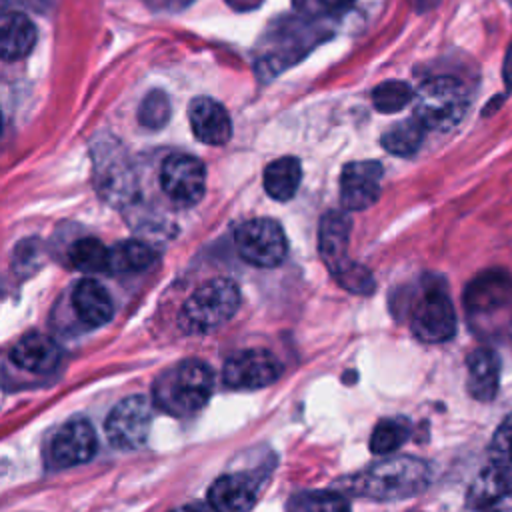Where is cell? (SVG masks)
Returning <instances> with one entry per match:
<instances>
[{"mask_svg": "<svg viewBox=\"0 0 512 512\" xmlns=\"http://www.w3.org/2000/svg\"><path fill=\"white\" fill-rule=\"evenodd\" d=\"M336 278V282L346 288L348 292L354 294H368L374 290V280L370 270H366L364 266L356 264V262H348L346 266H342L336 274H332Z\"/></svg>", "mask_w": 512, "mask_h": 512, "instance_id": "cell-29", "label": "cell"}, {"mask_svg": "<svg viewBox=\"0 0 512 512\" xmlns=\"http://www.w3.org/2000/svg\"><path fill=\"white\" fill-rule=\"evenodd\" d=\"M290 512H350V504L336 492H304L298 494L290 506Z\"/></svg>", "mask_w": 512, "mask_h": 512, "instance_id": "cell-27", "label": "cell"}, {"mask_svg": "<svg viewBox=\"0 0 512 512\" xmlns=\"http://www.w3.org/2000/svg\"><path fill=\"white\" fill-rule=\"evenodd\" d=\"M152 404L144 394H132L120 400L104 422L110 444L120 450L140 448L150 434Z\"/></svg>", "mask_w": 512, "mask_h": 512, "instance_id": "cell-8", "label": "cell"}, {"mask_svg": "<svg viewBox=\"0 0 512 512\" xmlns=\"http://www.w3.org/2000/svg\"><path fill=\"white\" fill-rule=\"evenodd\" d=\"M138 118L146 128H162L170 118V102L162 90H152L140 104Z\"/></svg>", "mask_w": 512, "mask_h": 512, "instance_id": "cell-28", "label": "cell"}, {"mask_svg": "<svg viewBox=\"0 0 512 512\" xmlns=\"http://www.w3.org/2000/svg\"><path fill=\"white\" fill-rule=\"evenodd\" d=\"M490 454L494 458V464L512 466V414L504 418L502 424L496 428L490 444Z\"/></svg>", "mask_w": 512, "mask_h": 512, "instance_id": "cell-30", "label": "cell"}, {"mask_svg": "<svg viewBox=\"0 0 512 512\" xmlns=\"http://www.w3.org/2000/svg\"><path fill=\"white\" fill-rule=\"evenodd\" d=\"M424 130L426 128L416 118L402 120L382 134V146L390 154L410 156L420 148V144L424 140Z\"/></svg>", "mask_w": 512, "mask_h": 512, "instance_id": "cell-23", "label": "cell"}, {"mask_svg": "<svg viewBox=\"0 0 512 512\" xmlns=\"http://www.w3.org/2000/svg\"><path fill=\"white\" fill-rule=\"evenodd\" d=\"M234 242L242 260L258 268L278 266L288 252L282 226L270 218H254L244 222L236 230Z\"/></svg>", "mask_w": 512, "mask_h": 512, "instance_id": "cell-7", "label": "cell"}, {"mask_svg": "<svg viewBox=\"0 0 512 512\" xmlns=\"http://www.w3.org/2000/svg\"><path fill=\"white\" fill-rule=\"evenodd\" d=\"M466 384L468 394L478 402H490L498 394L500 386V358L488 348L480 346L472 350L466 358Z\"/></svg>", "mask_w": 512, "mask_h": 512, "instance_id": "cell-17", "label": "cell"}, {"mask_svg": "<svg viewBox=\"0 0 512 512\" xmlns=\"http://www.w3.org/2000/svg\"><path fill=\"white\" fill-rule=\"evenodd\" d=\"M354 0H304L302 6L310 8L316 6L320 12H342L348 6H352Z\"/></svg>", "mask_w": 512, "mask_h": 512, "instance_id": "cell-31", "label": "cell"}, {"mask_svg": "<svg viewBox=\"0 0 512 512\" xmlns=\"http://www.w3.org/2000/svg\"><path fill=\"white\" fill-rule=\"evenodd\" d=\"M410 328L426 344H440L454 336L456 312L442 282L434 280L422 288L410 312Z\"/></svg>", "mask_w": 512, "mask_h": 512, "instance_id": "cell-6", "label": "cell"}, {"mask_svg": "<svg viewBox=\"0 0 512 512\" xmlns=\"http://www.w3.org/2000/svg\"><path fill=\"white\" fill-rule=\"evenodd\" d=\"M350 228L352 220L348 214L330 210L322 216L318 226V250L332 274H336L342 266H346L350 260L346 258V248L350 240Z\"/></svg>", "mask_w": 512, "mask_h": 512, "instance_id": "cell-16", "label": "cell"}, {"mask_svg": "<svg viewBox=\"0 0 512 512\" xmlns=\"http://www.w3.org/2000/svg\"><path fill=\"white\" fill-rule=\"evenodd\" d=\"M160 184L172 202L192 206L204 196L206 168L196 156L172 154L162 162Z\"/></svg>", "mask_w": 512, "mask_h": 512, "instance_id": "cell-10", "label": "cell"}, {"mask_svg": "<svg viewBox=\"0 0 512 512\" xmlns=\"http://www.w3.org/2000/svg\"><path fill=\"white\" fill-rule=\"evenodd\" d=\"M214 388L210 366L198 358H186L154 382V402L170 416H190L206 406Z\"/></svg>", "mask_w": 512, "mask_h": 512, "instance_id": "cell-3", "label": "cell"}, {"mask_svg": "<svg viewBox=\"0 0 512 512\" xmlns=\"http://www.w3.org/2000/svg\"><path fill=\"white\" fill-rule=\"evenodd\" d=\"M110 250L96 238L76 240L68 250V260L74 268L84 272H104L108 270Z\"/></svg>", "mask_w": 512, "mask_h": 512, "instance_id": "cell-24", "label": "cell"}, {"mask_svg": "<svg viewBox=\"0 0 512 512\" xmlns=\"http://www.w3.org/2000/svg\"><path fill=\"white\" fill-rule=\"evenodd\" d=\"M188 118L194 136L210 146H222L230 140L232 122L222 104L208 96H198L190 102Z\"/></svg>", "mask_w": 512, "mask_h": 512, "instance_id": "cell-15", "label": "cell"}, {"mask_svg": "<svg viewBox=\"0 0 512 512\" xmlns=\"http://www.w3.org/2000/svg\"><path fill=\"white\" fill-rule=\"evenodd\" d=\"M10 360L28 372L44 374L50 372L58 360H60V350L52 338L40 332H30L22 336L10 350Z\"/></svg>", "mask_w": 512, "mask_h": 512, "instance_id": "cell-19", "label": "cell"}, {"mask_svg": "<svg viewBox=\"0 0 512 512\" xmlns=\"http://www.w3.org/2000/svg\"><path fill=\"white\" fill-rule=\"evenodd\" d=\"M302 178V168L300 162L294 156H282L274 162H270L264 170V190L270 198L278 202L290 200Z\"/></svg>", "mask_w": 512, "mask_h": 512, "instance_id": "cell-21", "label": "cell"}, {"mask_svg": "<svg viewBox=\"0 0 512 512\" xmlns=\"http://www.w3.org/2000/svg\"><path fill=\"white\" fill-rule=\"evenodd\" d=\"M466 512H512V480L504 466H486L470 484Z\"/></svg>", "mask_w": 512, "mask_h": 512, "instance_id": "cell-11", "label": "cell"}, {"mask_svg": "<svg viewBox=\"0 0 512 512\" xmlns=\"http://www.w3.org/2000/svg\"><path fill=\"white\" fill-rule=\"evenodd\" d=\"M464 312L480 338H500L512 330V276L490 268L474 276L464 290Z\"/></svg>", "mask_w": 512, "mask_h": 512, "instance_id": "cell-1", "label": "cell"}, {"mask_svg": "<svg viewBox=\"0 0 512 512\" xmlns=\"http://www.w3.org/2000/svg\"><path fill=\"white\" fill-rule=\"evenodd\" d=\"M410 100H414V94L406 82L400 80H388L374 88L372 102L378 112L394 114L400 112Z\"/></svg>", "mask_w": 512, "mask_h": 512, "instance_id": "cell-26", "label": "cell"}, {"mask_svg": "<svg viewBox=\"0 0 512 512\" xmlns=\"http://www.w3.org/2000/svg\"><path fill=\"white\" fill-rule=\"evenodd\" d=\"M238 306V286L228 278H214L188 296L180 310L178 324L186 334H206L228 322Z\"/></svg>", "mask_w": 512, "mask_h": 512, "instance_id": "cell-4", "label": "cell"}, {"mask_svg": "<svg viewBox=\"0 0 512 512\" xmlns=\"http://www.w3.org/2000/svg\"><path fill=\"white\" fill-rule=\"evenodd\" d=\"M236 10H252L262 4V0H226Z\"/></svg>", "mask_w": 512, "mask_h": 512, "instance_id": "cell-33", "label": "cell"}, {"mask_svg": "<svg viewBox=\"0 0 512 512\" xmlns=\"http://www.w3.org/2000/svg\"><path fill=\"white\" fill-rule=\"evenodd\" d=\"M170 512H212V508H206L204 504L200 502H190V504H184V506H178Z\"/></svg>", "mask_w": 512, "mask_h": 512, "instance_id": "cell-34", "label": "cell"}, {"mask_svg": "<svg viewBox=\"0 0 512 512\" xmlns=\"http://www.w3.org/2000/svg\"><path fill=\"white\" fill-rule=\"evenodd\" d=\"M502 76H504V84L508 90H512V44L506 50L504 56V66H502Z\"/></svg>", "mask_w": 512, "mask_h": 512, "instance_id": "cell-32", "label": "cell"}, {"mask_svg": "<svg viewBox=\"0 0 512 512\" xmlns=\"http://www.w3.org/2000/svg\"><path fill=\"white\" fill-rule=\"evenodd\" d=\"M410 436V426L402 418L380 420L370 436V450L374 454H390L400 448Z\"/></svg>", "mask_w": 512, "mask_h": 512, "instance_id": "cell-25", "label": "cell"}, {"mask_svg": "<svg viewBox=\"0 0 512 512\" xmlns=\"http://www.w3.org/2000/svg\"><path fill=\"white\" fill-rule=\"evenodd\" d=\"M258 490L260 484L252 472L222 474L208 488V506L212 512H250Z\"/></svg>", "mask_w": 512, "mask_h": 512, "instance_id": "cell-14", "label": "cell"}, {"mask_svg": "<svg viewBox=\"0 0 512 512\" xmlns=\"http://www.w3.org/2000/svg\"><path fill=\"white\" fill-rule=\"evenodd\" d=\"M282 374L278 358L262 348H248L232 354L224 362L222 378L228 388L234 390H256L270 386Z\"/></svg>", "mask_w": 512, "mask_h": 512, "instance_id": "cell-9", "label": "cell"}, {"mask_svg": "<svg viewBox=\"0 0 512 512\" xmlns=\"http://www.w3.org/2000/svg\"><path fill=\"white\" fill-rule=\"evenodd\" d=\"M72 306L86 326H104L112 320L114 304L108 290L92 278L80 280L72 290Z\"/></svg>", "mask_w": 512, "mask_h": 512, "instance_id": "cell-18", "label": "cell"}, {"mask_svg": "<svg viewBox=\"0 0 512 512\" xmlns=\"http://www.w3.org/2000/svg\"><path fill=\"white\" fill-rule=\"evenodd\" d=\"M156 260V252L140 240H122L110 248L108 272L128 274L148 268Z\"/></svg>", "mask_w": 512, "mask_h": 512, "instance_id": "cell-22", "label": "cell"}, {"mask_svg": "<svg viewBox=\"0 0 512 512\" xmlns=\"http://www.w3.org/2000/svg\"><path fill=\"white\" fill-rule=\"evenodd\" d=\"M36 42V26L20 12H6L2 16L0 54L4 60L24 58Z\"/></svg>", "mask_w": 512, "mask_h": 512, "instance_id": "cell-20", "label": "cell"}, {"mask_svg": "<svg viewBox=\"0 0 512 512\" xmlns=\"http://www.w3.org/2000/svg\"><path fill=\"white\" fill-rule=\"evenodd\" d=\"M468 100V90L458 78L434 76L422 82L414 94V118L426 130L446 132L462 120Z\"/></svg>", "mask_w": 512, "mask_h": 512, "instance_id": "cell-5", "label": "cell"}, {"mask_svg": "<svg viewBox=\"0 0 512 512\" xmlns=\"http://www.w3.org/2000/svg\"><path fill=\"white\" fill-rule=\"evenodd\" d=\"M382 166L374 160L350 162L340 176V200L346 210H364L380 196Z\"/></svg>", "mask_w": 512, "mask_h": 512, "instance_id": "cell-13", "label": "cell"}, {"mask_svg": "<svg viewBox=\"0 0 512 512\" xmlns=\"http://www.w3.org/2000/svg\"><path fill=\"white\" fill-rule=\"evenodd\" d=\"M98 448L96 432L86 420L66 422L50 440L48 454L56 466H76L88 462Z\"/></svg>", "mask_w": 512, "mask_h": 512, "instance_id": "cell-12", "label": "cell"}, {"mask_svg": "<svg viewBox=\"0 0 512 512\" xmlns=\"http://www.w3.org/2000/svg\"><path fill=\"white\" fill-rule=\"evenodd\" d=\"M430 468L414 456H394L376 462L350 480V490L374 500H402L420 494L430 484Z\"/></svg>", "mask_w": 512, "mask_h": 512, "instance_id": "cell-2", "label": "cell"}]
</instances>
